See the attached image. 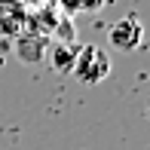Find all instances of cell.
I'll use <instances>...</instances> for the list:
<instances>
[{
	"label": "cell",
	"instance_id": "obj_1",
	"mask_svg": "<svg viewBox=\"0 0 150 150\" xmlns=\"http://www.w3.org/2000/svg\"><path fill=\"white\" fill-rule=\"evenodd\" d=\"M74 77L86 86H98L101 80H107L110 74V55H107L101 46L95 43H86V46H77V58H74Z\"/></svg>",
	"mask_w": 150,
	"mask_h": 150
},
{
	"label": "cell",
	"instance_id": "obj_2",
	"mask_svg": "<svg viewBox=\"0 0 150 150\" xmlns=\"http://www.w3.org/2000/svg\"><path fill=\"white\" fill-rule=\"evenodd\" d=\"M107 40H110V46L117 52H135L141 46V40H144V25H141L138 16H122L120 22L110 25V34H107Z\"/></svg>",
	"mask_w": 150,
	"mask_h": 150
},
{
	"label": "cell",
	"instance_id": "obj_3",
	"mask_svg": "<svg viewBox=\"0 0 150 150\" xmlns=\"http://www.w3.org/2000/svg\"><path fill=\"white\" fill-rule=\"evenodd\" d=\"M28 18L31 9L25 6V0H0V37L16 40L28 31Z\"/></svg>",
	"mask_w": 150,
	"mask_h": 150
},
{
	"label": "cell",
	"instance_id": "obj_4",
	"mask_svg": "<svg viewBox=\"0 0 150 150\" xmlns=\"http://www.w3.org/2000/svg\"><path fill=\"white\" fill-rule=\"evenodd\" d=\"M12 49H16L18 61H25V64H37V61L46 58L49 37H43V34H37V31H25V34H18V37L12 40Z\"/></svg>",
	"mask_w": 150,
	"mask_h": 150
},
{
	"label": "cell",
	"instance_id": "obj_5",
	"mask_svg": "<svg viewBox=\"0 0 150 150\" xmlns=\"http://www.w3.org/2000/svg\"><path fill=\"white\" fill-rule=\"evenodd\" d=\"M46 58H49V64L55 67L58 74H71V71H74V58H77V46L64 43V40H55V43L49 40Z\"/></svg>",
	"mask_w": 150,
	"mask_h": 150
},
{
	"label": "cell",
	"instance_id": "obj_6",
	"mask_svg": "<svg viewBox=\"0 0 150 150\" xmlns=\"http://www.w3.org/2000/svg\"><path fill=\"white\" fill-rule=\"evenodd\" d=\"M67 12H92L101 6V0H61Z\"/></svg>",
	"mask_w": 150,
	"mask_h": 150
}]
</instances>
